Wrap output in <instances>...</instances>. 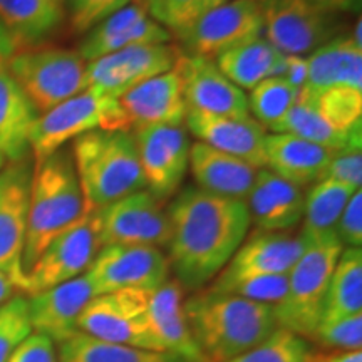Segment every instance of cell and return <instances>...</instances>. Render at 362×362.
Instances as JSON below:
<instances>
[{"label": "cell", "instance_id": "obj_30", "mask_svg": "<svg viewBox=\"0 0 362 362\" xmlns=\"http://www.w3.org/2000/svg\"><path fill=\"white\" fill-rule=\"evenodd\" d=\"M39 117L33 103L6 69L0 71V155L19 161L29 156L30 129Z\"/></svg>", "mask_w": 362, "mask_h": 362}, {"label": "cell", "instance_id": "obj_23", "mask_svg": "<svg viewBox=\"0 0 362 362\" xmlns=\"http://www.w3.org/2000/svg\"><path fill=\"white\" fill-rule=\"evenodd\" d=\"M129 128L181 126L188 112L181 78L173 69L129 89L119 99Z\"/></svg>", "mask_w": 362, "mask_h": 362}, {"label": "cell", "instance_id": "obj_21", "mask_svg": "<svg viewBox=\"0 0 362 362\" xmlns=\"http://www.w3.org/2000/svg\"><path fill=\"white\" fill-rule=\"evenodd\" d=\"M185 123L200 143L248 163L255 170L265 168L267 129L248 117H228L188 110Z\"/></svg>", "mask_w": 362, "mask_h": 362}, {"label": "cell", "instance_id": "obj_33", "mask_svg": "<svg viewBox=\"0 0 362 362\" xmlns=\"http://www.w3.org/2000/svg\"><path fill=\"white\" fill-rule=\"evenodd\" d=\"M57 362H187L168 352L138 349L123 344L104 342L78 332L59 344Z\"/></svg>", "mask_w": 362, "mask_h": 362}, {"label": "cell", "instance_id": "obj_4", "mask_svg": "<svg viewBox=\"0 0 362 362\" xmlns=\"http://www.w3.org/2000/svg\"><path fill=\"white\" fill-rule=\"evenodd\" d=\"M71 155L84 211L99 210L146 188L134 136L129 131H90L74 139Z\"/></svg>", "mask_w": 362, "mask_h": 362}, {"label": "cell", "instance_id": "obj_13", "mask_svg": "<svg viewBox=\"0 0 362 362\" xmlns=\"http://www.w3.org/2000/svg\"><path fill=\"white\" fill-rule=\"evenodd\" d=\"M101 247H168L170 220L163 202L146 188L96 210Z\"/></svg>", "mask_w": 362, "mask_h": 362}, {"label": "cell", "instance_id": "obj_9", "mask_svg": "<svg viewBox=\"0 0 362 362\" xmlns=\"http://www.w3.org/2000/svg\"><path fill=\"white\" fill-rule=\"evenodd\" d=\"M264 37L284 56H302L342 34V16L307 0H262Z\"/></svg>", "mask_w": 362, "mask_h": 362}, {"label": "cell", "instance_id": "obj_46", "mask_svg": "<svg viewBox=\"0 0 362 362\" xmlns=\"http://www.w3.org/2000/svg\"><path fill=\"white\" fill-rule=\"evenodd\" d=\"M307 2L337 16H346V13L359 16L361 13V0H307Z\"/></svg>", "mask_w": 362, "mask_h": 362}, {"label": "cell", "instance_id": "obj_47", "mask_svg": "<svg viewBox=\"0 0 362 362\" xmlns=\"http://www.w3.org/2000/svg\"><path fill=\"white\" fill-rule=\"evenodd\" d=\"M307 362H362L361 351H334V352H310Z\"/></svg>", "mask_w": 362, "mask_h": 362}, {"label": "cell", "instance_id": "obj_24", "mask_svg": "<svg viewBox=\"0 0 362 362\" xmlns=\"http://www.w3.org/2000/svg\"><path fill=\"white\" fill-rule=\"evenodd\" d=\"M146 319L153 337L163 352L187 362H208L189 332L183 310V287L166 280L146 291Z\"/></svg>", "mask_w": 362, "mask_h": 362}, {"label": "cell", "instance_id": "obj_5", "mask_svg": "<svg viewBox=\"0 0 362 362\" xmlns=\"http://www.w3.org/2000/svg\"><path fill=\"white\" fill-rule=\"evenodd\" d=\"M269 129L298 136L334 153L361 151L362 90L300 89L296 104Z\"/></svg>", "mask_w": 362, "mask_h": 362}, {"label": "cell", "instance_id": "obj_16", "mask_svg": "<svg viewBox=\"0 0 362 362\" xmlns=\"http://www.w3.org/2000/svg\"><path fill=\"white\" fill-rule=\"evenodd\" d=\"M144 185L165 202L180 189L189 165V143L183 126H146L134 129Z\"/></svg>", "mask_w": 362, "mask_h": 362}, {"label": "cell", "instance_id": "obj_29", "mask_svg": "<svg viewBox=\"0 0 362 362\" xmlns=\"http://www.w3.org/2000/svg\"><path fill=\"white\" fill-rule=\"evenodd\" d=\"M64 22V0H0V24L17 49L45 44Z\"/></svg>", "mask_w": 362, "mask_h": 362}, {"label": "cell", "instance_id": "obj_34", "mask_svg": "<svg viewBox=\"0 0 362 362\" xmlns=\"http://www.w3.org/2000/svg\"><path fill=\"white\" fill-rule=\"evenodd\" d=\"M357 192L349 185L332 178H322L305 194L304 233H329L336 230V223L347 202ZM336 233V232H334Z\"/></svg>", "mask_w": 362, "mask_h": 362}, {"label": "cell", "instance_id": "obj_36", "mask_svg": "<svg viewBox=\"0 0 362 362\" xmlns=\"http://www.w3.org/2000/svg\"><path fill=\"white\" fill-rule=\"evenodd\" d=\"M141 4L153 21L181 40L211 8L210 0H141Z\"/></svg>", "mask_w": 362, "mask_h": 362}, {"label": "cell", "instance_id": "obj_19", "mask_svg": "<svg viewBox=\"0 0 362 362\" xmlns=\"http://www.w3.org/2000/svg\"><path fill=\"white\" fill-rule=\"evenodd\" d=\"M304 252V238L285 232H260L257 230L243 240L228 264L216 275L211 287L267 275H287Z\"/></svg>", "mask_w": 362, "mask_h": 362}, {"label": "cell", "instance_id": "obj_6", "mask_svg": "<svg viewBox=\"0 0 362 362\" xmlns=\"http://www.w3.org/2000/svg\"><path fill=\"white\" fill-rule=\"evenodd\" d=\"M304 252L288 272L287 292L274 309L277 327L312 337L322 319L332 272L344 250L336 233H304Z\"/></svg>", "mask_w": 362, "mask_h": 362}, {"label": "cell", "instance_id": "obj_37", "mask_svg": "<svg viewBox=\"0 0 362 362\" xmlns=\"http://www.w3.org/2000/svg\"><path fill=\"white\" fill-rule=\"evenodd\" d=\"M310 352L304 337L277 327L259 346L226 362H307Z\"/></svg>", "mask_w": 362, "mask_h": 362}, {"label": "cell", "instance_id": "obj_11", "mask_svg": "<svg viewBox=\"0 0 362 362\" xmlns=\"http://www.w3.org/2000/svg\"><path fill=\"white\" fill-rule=\"evenodd\" d=\"M101 250L98 215L84 211L83 216L49 243L42 255L27 270L24 293L44 292L83 275Z\"/></svg>", "mask_w": 362, "mask_h": 362}, {"label": "cell", "instance_id": "obj_28", "mask_svg": "<svg viewBox=\"0 0 362 362\" xmlns=\"http://www.w3.org/2000/svg\"><path fill=\"white\" fill-rule=\"evenodd\" d=\"M307 59V89L349 88L362 90V45L351 34H339Z\"/></svg>", "mask_w": 362, "mask_h": 362}, {"label": "cell", "instance_id": "obj_3", "mask_svg": "<svg viewBox=\"0 0 362 362\" xmlns=\"http://www.w3.org/2000/svg\"><path fill=\"white\" fill-rule=\"evenodd\" d=\"M83 214V192L71 151L61 148L44 160L34 161L29 218L22 255L25 274L49 243L76 223Z\"/></svg>", "mask_w": 362, "mask_h": 362}, {"label": "cell", "instance_id": "obj_22", "mask_svg": "<svg viewBox=\"0 0 362 362\" xmlns=\"http://www.w3.org/2000/svg\"><path fill=\"white\" fill-rule=\"evenodd\" d=\"M93 297V288L84 274L34 293L27 298L33 332L51 339L57 346L66 342L79 332V315Z\"/></svg>", "mask_w": 362, "mask_h": 362}, {"label": "cell", "instance_id": "obj_12", "mask_svg": "<svg viewBox=\"0 0 362 362\" xmlns=\"http://www.w3.org/2000/svg\"><path fill=\"white\" fill-rule=\"evenodd\" d=\"M170 264L161 248L144 245L101 247L84 272L94 297L119 291H149L168 280Z\"/></svg>", "mask_w": 362, "mask_h": 362}, {"label": "cell", "instance_id": "obj_26", "mask_svg": "<svg viewBox=\"0 0 362 362\" xmlns=\"http://www.w3.org/2000/svg\"><path fill=\"white\" fill-rule=\"evenodd\" d=\"M336 155L320 144L293 134L270 133L265 138V170L300 188L322 180Z\"/></svg>", "mask_w": 362, "mask_h": 362}, {"label": "cell", "instance_id": "obj_10", "mask_svg": "<svg viewBox=\"0 0 362 362\" xmlns=\"http://www.w3.org/2000/svg\"><path fill=\"white\" fill-rule=\"evenodd\" d=\"M78 329L104 342L163 352L148 325L146 291H119L93 297L81 312Z\"/></svg>", "mask_w": 362, "mask_h": 362}, {"label": "cell", "instance_id": "obj_40", "mask_svg": "<svg viewBox=\"0 0 362 362\" xmlns=\"http://www.w3.org/2000/svg\"><path fill=\"white\" fill-rule=\"evenodd\" d=\"M136 0H64L66 21L74 34H86L99 22Z\"/></svg>", "mask_w": 362, "mask_h": 362}, {"label": "cell", "instance_id": "obj_38", "mask_svg": "<svg viewBox=\"0 0 362 362\" xmlns=\"http://www.w3.org/2000/svg\"><path fill=\"white\" fill-rule=\"evenodd\" d=\"M33 334L29 307L24 296H13L0 305V362H7L13 351Z\"/></svg>", "mask_w": 362, "mask_h": 362}, {"label": "cell", "instance_id": "obj_2", "mask_svg": "<svg viewBox=\"0 0 362 362\" xmlns=\"http://www.w3.org/2000/svg\"><path fill=\"white\" fill-rule=\"evenodd\" d=\"M189 332L208 362H226L264 342L277 329L274 309L214 291L183 304Z\"/></svg>", "mask_w": 362, "mask_h": 362}, {"label": "cell", "instance_id": "obj_39", "mask_svg": "<svg viewBox=\"0 0 362 362\" xmlns=\"http://www.w3.org/2000/svg\"><path fill=\"white\" fill-rule=\"evenodd\" d=\"M288 285L287 275H267V277H252L237 280V282L221 285V287H210V291L230 293L247 300L260 302V304L275 307L282 300Z\"/></svg>", "mask_w": 362, "mask_h": 362}, {"label": "cell", "instance_id": "obj_31", "mask_svg": "<svg viewBox=\"0 0 362 362\" xmlns=\"http://www.w3.org/2000/svg\"><path fill=\"white\" fill-rule=\"evenodd\" d=\"M214 61L235 86L250 90L267 78L282 76L285 56L262 35L221 52Z\"/></svg>", "mask_w": 362, "mask_h": 362}, {"label": "cell", "instance_id": "obj_25", "mask_svg": "<svg viewBox=\"0 0 362 362\" xmlns=\"http://www.w3.org/2000/svg\"><path fill=\"white\" fill-rule=\"evenodd\" d=\"M245 203L250 220L260 232H287L304 220L302 188L265 168L257 170Z\"/></svg>", "mask_w": 362, "mask_h": 362}, {"label": "cell", "instance_id": "obj_15", "mask_svg": "<svg viewBox=\"0 0 362 362\" xmlns=\"http://www.w3.org/2000/svg\"><path fill=\"white\" fill-rule=\"evenodd\" d=\"M180 49L168 44L138 45L88 62V89L119 99L144 81L173 69Z\"/></svg>", "mask_w": 362, "mask_h": 362}, {"label": "cell", "instance_id": "obj_7", "mask_svg": "<svg viewBox=\"0 0 362 362\" xmlns=\"http://www.w3.org/2000/svg\"><path fill=\"white\" fill-rule=\"evenodd\" d=\"M6 71L39 115L88 89V62L78 51L56 45L39 44L17 49L8 59Z\"/></svg>", "mask_w": 362, "mask_h": 362}, {"label": "cell", "instance_id": "obj_17", "mask_svg": "<svg viewBox=\"0 0 362 362\" xmlns=\"http://www.w3.org/2000/svg\"><path fill=\"white\" fill-rule=\"evenodd\" d=\"M262 35V0H228L203 13L183 42L188 54L215 59L221 52Z\"/></svg>", "mask_w": 362, "mask_h": 362}, {"label": "cell", "instance_id": "obj_32", "mask_svg": "<svg viewBox=\"0 0 362 362\" xmlns=\"http://www.w3.org/2000/svg\"><path fill=\"white\" fill-rule=\"evenodd\" d=\"M362 314V250L344 248L330 277L320 324Z\"/></svg>", "mask_w": 362, "mask_h": 362}, {"label": "cell", "instance_id": "obj_41", "mask_svg": "<svg viewBox=\"0 0 362 362\" xmlns=\"http://www.w3.org/2000/svg\"><path fill=\"white\" fill-rule=\"evenodd\" d=\"M312 337L317 339L322 346L332 347L336 351H361L362 314L319 324Z\"/></svg>", "mask_w": 362, "mask_h": 362}, {"label": "cell", "instance_id": "obj_1", "mask_svg": "<svg viewBox=\"0 0 362 362\" xmlns=\"http://www.w3.org/2000/svg\"><path fill=\"white\" fill-rule=\"evenodd\" d=\"M168 264L183 288L200 291L225 269L250 228L247 203L187 187L168 206Z\"/></svg>", "mask_w": 362, "mask_h": 362}, {"label": "cell", "instance_id": "obj_35", "mask_svg": "<svg viewBox=\"0 0 362 362\" xmlns=\"http://www.w3.org/2000/svg\"><path fill=\"white\" fill-rule=\"evenodd\" d=\"M298 93L300 89L282 76H272L248 90V111L253 115V119L269 129L287 115L296 104Z\"/></svg>", "mask_w": 362, "mask_h": 362}, {"label": "cell", "instance_id": "obj_43", "mask_svg": "<svg viewBox=\"0 0 362 362\" xmlns=\"http://www.w3.org/2000/svg\"><path fill=\"white\" fill-rule=\"evenodd\" d=\"M324 178H332L349 187L361 189L362 187V153H337L329 163Z\"/></svg>", "mask_w": 362, "mask_h": 362}, {"label": "cell", "instance_id": "obj_48", "mask_svg": "<svg viewBox=\"0 0 362 362\" xmlns=\"http://www.w3.org/2000/svg\"><path fill=\"white\" fill-rule=\"evenodd\" d=\"M17 51V45L13 42V39L8 35V33L4 29L0 24V71L6 69L8 59L13 56V52Z\"/></svg>", "mask_w": 362, "mask_h": 362}, {"label": "cell", "instance_id": "obj_42", "mask_svg": "<svg viewBox=\"0 0 362 362\" xmlns=\"http://www.w3.org/2000/svg\"><path fill=\"white\" fill-rule=\"evenodd\" d=\"M336 237L344 248H361L362 245V192L352 194L336 223Z\"/></svg>", "mask_w": 362, "mask_h": 362}, {"label": "cell", "instance_id": "obj_27", "mask_svg": "<svg viewBox=\"0 0 362 362\" xmlns=\"http://www.w3.org/2000/svg\"><path fill=\"white\" fill-rule=\"evenodd\" d=\"M188 168L197 181V188L242 202L247 200L257 175V170L248 163L200 141L189 148Z\"/></svg>", "mask_w": 362, "mask_h": 362}, {"label": "cell", "instance_id": "obj_50", "mask_svg": "<svg viewBox=\"0 0 362 362\" xmlns=\"http://www.w3.org/2000/svg\"><path fill=\"white\" fill-rule=\"evenodd\" d=\"M210 2H211V8H214L216 6H221V4L228 2V0H210Z\"/></svg>", "mask_w": 362, "mask_h": 362}, {"label": "cell", "instance_id": "obj_14", "mask_svg": "<svg viewBox=\"0 0 362 362\" xmlns=\"http://www.w3.org/2000/svg\"><path fill=\"white\" fill-rule=\"evenodd\" d=\"M34 166L29 156L7 163L0 170V272L12 279L17 291L24 292L25 272L22 267L30 185Z\"/></svg>", "mask_w": 362, "mask_h": 362}, {"label": "cell", "instance_id": "obj_44", "mask_svg": "<svg viewBox=\"0 0 362 362\" xmlns=\"http://www.w3.org/2000/svg\"><path fill=\"white\" fill-rule=\"evenodd\" d=\"M7 362H57L56 344L45 336L33 332L13 351Z\"/></svg>", "mask_w": 362, "mask_h": 362}, {"label": "cell", "instance_id": "obj_8", "mask_svg": "<svg viewBox=\"0 0 362 362\" xmlns=\"http://www.w3.org/2000/svg\"><path fill=\"white\" fill-rule=\"evenodd\" d=\"M96 129L129 131L131 128L116 98L86 89L39 115L29 136L34 161L44 160L66 143Z\"/></svg>", "mask_w": 362, "mask_h": 362}, {"label": "cell", "instance_id": "obj_45", "mask_svg": "<svg viewBox=\"0 0 362 362\" xmlns=\"http://www.w3.org/2000/svg\"><path fill=\"white\" fill-rule=\"evenodd\" d=\"M282 78L297 89H304L307 86V59L302 56H285Z\"/></svg>", "mask_w": 362, "mask_h": 362}, {"label": "cell", "instance_id": "obj_18", "mask_svg": "<svg viewBox=\"0 0 362 362\" xmlns=\"http://www.w3.org/2000/svg\"><path fill=\"white\" fill-rule=\"evenodd\" d=\"M175 67L183 84L188 110L240 119L250 116L245 90L226 78L214 59L181 52Z\"/></svg>", "mask_w": 362, "mask_h": 362}, {"label": "cell", "instance_id": "obj_51", "mask_svg": "<svg viewBox=\"0 0 362 362\" xmlns=\"http://www.w3.org/2000/svg\"><path fill=\"white\" fill-rule=\"evenodd\" d=\"M4 163H6V160H4V156H2V155H0V170H2V168H4Z\"/></svg>", "mask_w": 362, "mask_h": 362}, {"label": "cell", "instance_id": "obj_49", "mask_svg": "<svg viewBox=\"0 0 362 362\" xmlns=\"http://www.w3.org/2000/svg\"><path fill=\"white\" fill-rule=\"evenodd\" d=\"M17 291V285L12 282L11 277L0 272V305L13 297V292Z\"/></svg>", "mask_w": 362, "mask_h": 362}, {"label": "cell", "instance_id": "obj_20", "mask_svg": "<svg viewBox=\"0 0 362 362\" xmlns=\"http://www.w3.org/2000/svg\"><path fill=\"white\" fill-rule=\"evenodd\" d=\"M171 39L173 35L148 16L141 0H136L88 30L78 52L86 62H90L138 45L168 44Z\"/></svg>", "mask_w": 362, "mask_h": 362}]
</instances>
